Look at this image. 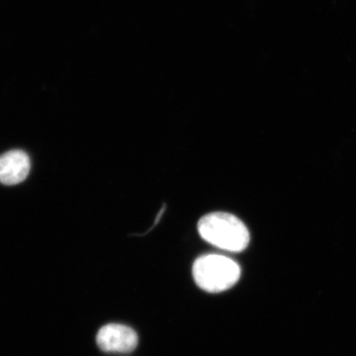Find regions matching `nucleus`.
<instances>
[{
    "label": "nucleus",
    "instance_id": "obj_3",
    "mask_svg": "<svg viewBox=\"0 0 356 356\" xmlns=\"http://www.w3.org/2000/svg\"><path fill=\"white\" fill-rule=\"evenodd\" d=\"M138 336L127 325L110 324L104 325L96 337L98 346L106 353H131L137 348Z\"/></svg>",
    "mask_w": 356,
    "mask_h": 356
},
{
    "label": "nucleus",
    "instance_id": "obj_4",
    "mask_svg": "<svg viewBox=\"0 0 356 356\" xmlns=\"http://www.w3.org/2000/svg\"><path fill=\"white\" fill-rule=\"evenodd\" d=\"M31 168L30 158L19 149L7 152L0 156V182L15 185L24 181Z\"/></svg>",
    "mask_w": 356,
    "mask_h": 356
},
{
    "label": "nucleus",
    "instance_id": "obj_2",
    "mask_svg": "<svg viewBox=\"0 0 356 356\" xmlns=\"http://www.w3.org/2000/svg\"><path fill=\"white\" fill-rule=\"evenodd\" d=\"M196 284L206 292L220 293L234 286L241 276V267L233 259L221 254L198 257L192 268Z\"/></svg>",
    "mask_w": 356,
    "mask_h": 356
},
{
    "label": "nucleus",
    "instance_id": "obj_1",
    "mask_svg": "<svg viewBox=\"0 0 356 356\" xmlns=\"http://www.w3.org/2000/svg\"><path fill=\"white\" fill-rule=\"evenodd\" d=\"M197 228L204 241L227 252H243L250 243L247 226L229 213L213 212L205 215L199 220Z\"/></svg>",
    "mask_w": 356,
    "mask_h": 356
}]
</instances>
